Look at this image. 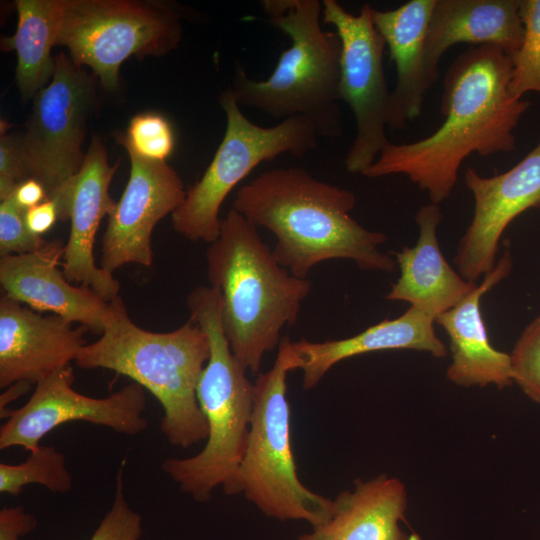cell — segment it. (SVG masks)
I'll return each mask as SVG.
<instances>
[{"label":"cell","instance_id":"8","mask_svg":"<svg viewBox=\"0 0 540 540\" xmlns=\"http://www.w3.org/2000/svg\"><path fill=\"white\" fill-rule=\"evenodd\" d=\"M219 102L226 115L224 137L202 177L171 215L174 230L193 242L210 244L218 238L224 200L254 168L284 153L302 157L318 146L317 130L306 117L261 127L243 114L230 87L220 94Z\"/></svg>","mask_w":540,"mask_h":540},{"label":"cell","instance_id":"30","mask_svg":"<svg viewBox=\"0 0 540 540\" xmlns=\"http://www.w3.org/2000/svg\"><path fill=\"white\" fill-rule=\"evenodd\" d=\"M47 243L35 236L25 224V210L12 198L0 203V255H20L34 252Z\"/></svg>","mask_w":540,"mask_h":540},{"label":"cell","instance_id":"34","mask_svg":"<svg viewBox=\"0 0 540 540\" xmlns=\"http://www.w3.org/2000/svg\"><path fill=\"white\" fill-rule=\"evenodd\" d=\"M11 198L21 209L26 211L48 199V195L40 182L33 178H27L18 183Z\"/></svg>","mask_w":540,"mask_h":540},{"label":"cell","instance_id":"22","mask_svg":"<svg viewBox=\"0 0 540 540\" xmlns=\"http://www.w3.org/2000/svg\"><path fill=\"white\" fill-rule=\"evenodd\" d=\"M436 0H410L396 9L372 8V21L394 62L397 79L391 91L388 127L403 129L420 116L431 88L425 67L424 44Z\"/></svg>","mask_w":540,"mask_h":540},{"label":"cell","instance_id":"29","mask_svg":"<svg viewBox=\"0 0 540 540\" xmlns=\"http://www.w3.org/2000/svg\"><path fill=\"white\" fill-rule=\"evenodd\" d=\"M113 502L89 540H139L142 517L128 504L124 492V464L116 476Z\"/></svg>","mask_w":540,"mask_h":540},{"label":"cell","instance_id":"15","mask_svg":"<svg viewBox=\"0 0 540 540\" xmlns=\"http://www.w3.org/2000/svg\"><path fill=\"white\" fill-rule=\"evenodd\" d=\"M117 167L110 165L102 141L94 136L80 171L52 199L57 203L59 218L70 220L61 264L65 277L72 284L91 288L107 302L118 297L120 283L113 273L96 264L94 244L102 219L116 204L109 187Z\"/></svg>","mask_w":540,"mask_h":540},{"label":"cell","instance_id":"11","mask_svg":"<svg viewBox=\"0 0 540 540\" xmlns=\"http://www.w3.org/2000/svg\"><path fill=\"white\" fill-rule=\"evenodd\" d=\"M372 7L365 4L354 15L336 0L322 1V20L333 26L341 41L340 101L352 110L356 135L345 157L350 173L363 174L389 142L391 92L383 53L386 43L373 24Z\"/></svg>","mask_w":540,"mask_h":540},{"label":"cell","instance_id":"18","mask_svg":"<svg viewBox=\"0 0 540 540\" xmlns=\"http://www.w3.org/2000/svg\"><path fill=\"white\" fill-rule=\"evenodd\" d=\"M511 269L512 257L506 250L475 290L435 319L450 339L452 361L446 377L455 385L503 389L513 384L510 354L491 345L481 312L482 296L506 278Z\"/></svg>","mask_w":540,"mask_h":540},{"label":"cell","instance_id":"33","mask_svg":"<svg viewBox=\"0 0 540 540\" xmlns=\"http://www.w3.org/2000/svg\"><path fill=\"white\" fill-rule=\"evenodd\" d=\"M57 219H60L59 209L52 199H46L25 211L26 227L35 236L41 237L48 232Z\"/></svg>","mask_w":540,"mask_h":540},{"label":"cell","instance_id":"16","mask_svg":"<svg viewBox=\"0 0 540 540\" xmlns=\"http://www.w3.org/2000/svg\"><path fill=\"white\" fill-rule=\"evenodd\" d=\"M85 326L43 315L3 295L0 299V387L37 384L70 366L87 344Z\"/></svg>","mask_w":540,"mask_h":540},{"label":"cell","instance_id":"24","mask_svg":"<svg viewBox=\"0 0 540 540\" xmlns=\"http://www.w3.org/2000/svg\"><path fill=\"white\" fill-rule=\"evenodd\" d=\"M18 22L11 36L1 38V48L16 51V80L24 100L34 98L55 70L51 49L56 45L63 0H17Z\"/></svg>","mask_w":540,"mask_h":540},{"label":"cell","instance_id":"10","mask_svg":"<svg viewBox=\"0 0 540 540\" xmlns=\"http://www.w3.org/2000/svg\"><path fill=\"white\" fill-rule=\"evenodd\" d=\"M54 58L52 79L34 97L27 129L20 136L27 176L43 185L48 199L56 197L82 167L96 83V76L70 56L60 53Z\"/></svg>","mask_w":540,"mask_h":540},{"label":"cell","instance_id":"35","mask_svg":"<svg viewBox=\"0 0 540 540\" xmlns=\"http://www.w3.org/2000/svg\"><path fill=\"white\" fill-rule=\"evenodd\" d=\"M31 386L32 384L27 383V382H18V383L10 385L8 389L4 391L0 396L1 413L9 409L8 405L12 401L20 397L21 395L29 391Z\"/></svg>","mask_w":540,"mask_h":540},{"label":"cell","instance_id":"3","mask_svg":"<svg viewBox=\"0 0 540 540\" xmlns=\"http://www.w3.org/2000/svg\"><path fill=\"white\" fill-rule=\"evenodd\" d=\"M207 275L222 299L223 329L242 366L259 373L266 353L278 348L282 330L294 326L312 289L275 259L258 228L231 209L206 251Z\"/></svg>","mask_w":540,"mask_h":540},{"label":"cell","instance_id":"1","mask_svg":"<svg viewBox=\"0 0 540 540\" xmlns=\"http://www.w3.org/2000/svg\"><path fill=\"white\" fill-rule=\"evenodd\" d=\"M511 73V59L500 48H468L445 73L444 121L438 129L410 143L389 141L362 175H406L439 205L450 196L468 156L486 157L515 148L514 130L531 103L512 96Z\"/></svg>","mask_w":540,"mask_h":540},{"label":"cell","instance_id":"4","mask_svg":"<svg viewBox=\"0 0 540 540\" xmlns=\"http://www.w3.org/2000/svg\"><path fill=\"white\" fill-rule=\"evenodd\" d=\"M209 356V338L192 319L169 332L145 330L118 296L110 301L100 338L87 343L74 362L82 369L114 371L147 389L163 409L160 429L167 441L187 449L208 436L197 386Z\"/></svg>","mask_w":540,"mask_h":540},{"label":"cell","instance_id":"27","mask_svg":"<svg viewBox=\"0 0 540 540\" xmlns=\"http://www.w3.org/2000/svg\"><path fill=\"white\" fill-rule=\"evenodd\" d=\"M116 140L146 160L165 162L174 149V133L167 119L155 113L135 115L126 133L117 132Z\"/></svg>","mask_w":540,"mask_h":540},{"label":"cell","instance_id":"26","mask_svg":"<svg viewBox=\"0 0 540 540\" xmlns=\"http://www.w3.org/2000/svg\"><path fill=\"white\" fill-rule=\"evenodd\" d=\"M524 26L520 47L510 55L512 73L509 91L521 99L527 92L540 94V0H519Z\"/></svg>","mask_w":540,"mask_h":540},{"label":"cell","instance_id":"12","mask_svg":"<svg viewBox=\"0 0 540 540\" xmlns=\"http://www.w3.org/2000/svg\"><path fill=\"white\" fill-rule=\"evenodd\" d=\"M74 374L65 367L36 384L29 400L19 408L1 413L0 449L21 447L31 452L56 427L74 421L105 426L126 435H138L148 427L144 388L129 383L104 398L90 397L73 389Z\"/></svg>","mask_w":540,"mask_h":540},{"label":"cell","instance_id":"2","mask_svg":"<svg viewBox=\"0 0 540 540\" xmlns=\"http://www.w3.org/2000/svg\"><path fill=\"white\" fill-rule=\"evenodd\" d=\"M355 205L351 191L290 167L265 171L243 185L232 209L275 236V259L298 278H307L316 265L332 259L393 272L395 259L379 249L387 236L352 218Z\"/></svg>","mask_w":540,"mask_h":540},{"label":"cell","instance_id":"17","mask_svg":"<svg viewBox=\"0 0 540 540\" xmlns=\"http://www.w3.org/2000/svg\"><path fill=\"white\" fill-rule=\"evenodd\" d=\"M65 245L56 239L38 250L0 258V284L4 295L34 311L51 312L101 335L110 302L91 288L73 285L58 266Z\"/></svg>","mask_w":540,"mask_h":540},{"label":"cell","instance_id":"23","mask_svg":"<svg viewBox=\"0 0 540 540\" xmlns=\"http://www.w3.org/2000/svg\"><path fill=\"white\" fill-rule=\"evenodd\" d=\"M408 506L403 482L387 474L357 478L333 500L331 517L298 540H420L400 526Z\"/></svg>","mask_w":540,"mask_h":540},{"label":"cell","instance_id":"20","mask_svg":"<svg viewBox=\"0 0 540 540\" xmlns=\"http://www.w3.org/2000/svg\"><path fill=\"white\" fill-rule=\"evenodd\" d=\"M443 219L438 204L420 206L415 215L419 237L413 247L392 252L400 276L385 298L404 301L432 315L448 311L478 286L467 281L445 260L437 239Z\"/></svg>","mask_w":540,"mask_h":540},{"label":"cell","instance_id":"13","mask_svg":"<svg viewBox=\"0 0 540 540\" xmlns=\"http://www.w3.org/2000/svg\"><path fill=\"white\" fill-rule=\"evenodd\" d=\"M465 183L474 197V214L454 257L458 273L476 282L496 265L507 226L530 208L540 209V139L515 166L492 177L469 167Z\"/></svg>","mask_w":540,"mask_h":540},{"label":"cell","instance_id":"14","mask_svg":"<svg viewBox=\"0 0 540 540\" xmlns=\"http://www.w3.org/2000/svg\"><path fill=\"white\" fill-rule=\"evenodd\" d=\"M127 152L129 179L108 216L102 238L100 266L111 273L127 264L152 265V231L179 208L187 192L179 174L166 161L146 160Z\"/></svg>","mask_w":540,"mask_h":540},{"label":"cell","instance_id":"6","mask_svg":"<svg viewBox=\"0 0 540 540\" xmlns=\"http://www.w3.org/2000/svg\"><path fill=\"white\" fill-rule=\"evenodd\" d=\"M268 21L287 34L291 45L268 79L256 81L237 64L229 86L237 104L276 119L308 118L319 137L342 134L339 108L341 41L321 27L319 0H263Z\"/></svg>","mask_w":540,"mask_h":540},{"label":"cell","instance_id":"28","mask_svg":"<svg viewBox=\"0 0 540 540\" xmlns=\"http://www.w3.org/2000/svg\"><path fill=\"white\" fill-rule=\"evenodd\" d=\"M510 361L513 383L540 405V315L522 331L510 353Z\"/></svg>","mask_w":540,"mask_h":540},{"label":"cell","instance_id":"19","mask_svg":"<svg viewBox=\"0 0 540 540\" xmlns=\"http://www.w3.org/2000/svg\"><path fill=\"white\" fill-rule=\"evenodd\" d=\"M523 35L519 0H436L424 44L430 86L437 81L441 58L451 46L492 45L510 56Z\"/></svg>","mask_w":540,"mask_h":540},{"label":"cell","instance_id":"32","mask_svg":"<svg viewBox=\"0 0 540 540\" xmlns=\"http://www.w3.org/2000/svg\"><path fill=\"white\" fill-rule=\"evenodd\" d=\"M38 521L23 507H4L0 510V540H19L37 528Z\"/></svg>","mask_w":540,"mask_h":540},{"label":"cell","instance_id":"5","mask_svg":"<svg viewBox=\"0 0 540 540\" xmlns=\"http://www.w3.org/2000/svg\"><path fill=\"white\" fill-rule=\"evenodd\" d=\"M187 307L190 319L205 331L210 343V356L197 386L208 436L199 453L167 458L161 469L182 492L205 503L219 486L227 495L240 493L237 475L248 442L254 383L226 339L218 289L211 285L194 288L188 294Z\"/></svg>","mask_w":540,"mask_h":540},{"label":"cell","instance_id":"7","mask_svg":"<svg viewBox=\"0 0 540 540\" xmlns=\"http://www.w3.org/2000/svg\"><path fill=\"white\" fill-rule=\"evenodd\" d=\"M292 341L284 336L272 367L254 382L248 442L237 482L263 514L280 520H304L316 527L332 514L333 500L312 492L297 476L290 435L287 375L298 369Z\"/></svg>","mask_w":540,"mask_h":540},{"label":"cell","instance_id":"25","mask_svg":"<svg viewBox=\"0 0 540 540\" xmlns=\"http://www.w3.org/2000/svg\"><path fill=\"white\" fill-rule=\"evenodd\" d=\"M72 483L64 454L53 446L40 445L20 464H0L1 494L18 496L29 484L42 485L53 493H66Z\"/></svg>","mask_w":540,"mask_h":540},{"label":"cell","instance_id":"31","mask_svg":"<svg viewBox=\"0 0 540 540\" xmlns=\"http://www.w3.org/2000/svg\"><path fill=\"white\" fill-rule=\"evenodd\" d=\"M5 132L1 130L0 137L1 201L11 198L18 183L28 178L20 138Z\"/></svg>","mask_w":540,"mask_h":540},{"label":"cell","instance_id":"9","mask_svg":"<svg viewBox=\"0 0 540 540\" xmlns=\"http://www.w3.org/2000/svg\"><path fill=\"white\" fill-rule=\"evenodd\" d=\"M179 15L165 4L133 0H63L56 45L72 61L90 67L106 90L118 85L121 64L131 56H160L180 42Z\"/></svg>","mask_w":540,"mask_h":540},{"label":"cell","instance_id":"21","mask_svg":"<svg viewBox=\"0 0 540 540\" xmlns=\"http://www.w3.org/2000/svg\"><path fill=\"white\" fill-rule=\"evenodd\" d=\"M434 323L432 315L410 306L399 317L384 319L348 338L322 342L305 338L292 341L298 369L303 372V389L314 388L337 363L366 353L408 349L444 358L447 349L436 335Z\"/></svg>","mask_w":540,"mask_h":540}]
</instances>
